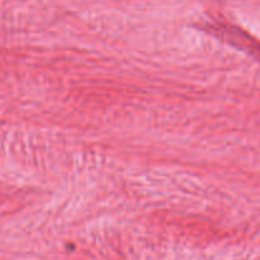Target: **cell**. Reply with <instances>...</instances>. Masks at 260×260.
<instances>
[{"label":"cell","mask_w":260,"mask_h":260,"mask_svg":"<svg viewBox=\"0 0 260 260\" xmlns=\"http://www.w3.org/2000/svg\"><path fill=\"white\" fill-rule=\"evenodd\" d=\"M210 28L211 32L215 36L222 38L223 41H228L230 45L260 58V43L256 42L253 37H250L244 30L228 24H213L210 25Z\"/></svg>","instance_id":"cell-1"}]
</instances>
